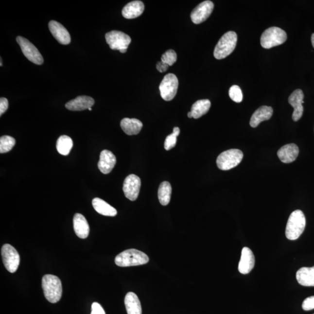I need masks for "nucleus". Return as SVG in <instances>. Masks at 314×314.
Here are the masks:
<instances>
[{"label": "nucleus", "mask_w": 314, "mask_h": 314, "mask_svg": "<svg viewBox=\"0 0 314 314\" xmlns=\"http://www.w3.org/2000/svg\"><path fill=\"white\" fill-rule=\"evenodd\" d=\"M44 296L50 303H56L60 300L63 294V286L60 278L55 275H46L42 279Z\"/></svg>", "instance_id": "nucleus-1"}, {"label": "nucleus", "mask_w": 314, "mask_h": 314, "mask_svg": "<svg viewBox=\"0 0 314 314\" xmlns=\"http://www.w3.org/2000/svg\"><path fill=\"white\" fill-rule=\"evenodd\" d=\"M306 220L303 211L296 210L290 215L286 228V236L290 241H295L303 233Z\"/></svg>", "instance_id": "nucleus-2"}, {"label": "nucleus", "mask_w": 314, "mask_h": 314, "mask_svg": "<svg viewBox=\"0 0 314 314\" xmlns=\"http://www.w3.org/2000/svg\"><path fill=\"white\" fill-rule=\"evenodd\" d=\"M149 262V257L146 254L136 249L123 251L115 259L116 265L121 267L144 265Z\"/></svg>", "instance_id": "nucleus-3"}, {"label": "nucleus", "mask_w": 314, "mask_h": 314, "mask_svg": "<svg viewBox=\"0 0 314 314\" xmlns=\"http://www.w3.org/2000/svg\"><path fill=\"white\" fill-rule=\"evenodd\" d=\"M237 41L238 35L235 32H228L222 35L215 46L214 52L215 58L222 60L229 55L235 50Z\"/></svg>", "instance_id": "nucleus-4"}, {"label": "nucleus", "mask_w": 314, "mask_h": 314, "mask_svg": "<svg viewBox=\"0 0 314 314\" xmlns=\"http://www.w3.org/2000/svg\"><path fill=\"white\" fill-rule=\"evenodd\" d=\"M287 40V34L282 29L269 28L263 32L261 37V44L263 48L269 49L281 45Z\"/></svg>", "instance_id": "nucleus-5"}, {"label": "nucleus", "mask_w": 314, "mask_h": 314, "mask_svg": "<svg viewBox=\"0 0 314 314\" xmlns=\"http://www.w3.org/2000/svg\"><path fill=\"white\" fill-rule=\"evenodd\" d=\"M244 158V154L238 149H230L218 157L217 164L222 171H228L238 166Z\"/></svg>", "instance_id": "nucleus-6"}, {"label": "nucleus", "mask_w": 314, "mask_h": 314, "mask_svg": "<svg viewBox=\"0 0 314 314\" xmlns=\"http://www.w3.org/2000/svg\"><path fill=\"white\" fill-rule=\"evenodd\" d=\"M106 43L111 49L119 50L121 53H125L131 43V38L122 32L112 31L105 35Z\"/></svg>", "instance_id": "nucleus-7"}, {"label": "nucleus", "mask_w": 314, "mask_h": 314, "mask_svg": "<svg viewBox=\"0 0 314 314\" xmlns=\"http://www.w3.org/2000/svg\"><path fill=\"white\" fill-rule=\"evenodd\" d=\"M178 86V79L174 74L168 73L165 75L159 87L162 99L167 102L173 100L177 93Z\"/></svg>", "instance_id": "nucleus-8"}, {"label": "nucleus", "mask_w": 314, "mask_h": 314, "mask_svg": "<svg viewBox=\"0 0 314 314\" xmlns=\"http://www.w3.org/2000/svg\"><path fill=\"white\" fill-rule=\"evenodd\" d=\"M1 256L5 267L11 273L17 271L20 263V256L13 246L5 244L1 248Z\"/></svg>", "instance_id": "nucleus-9"}, {"label": "nucleus", "mask_w": 314, "mask_h": 314, "mask_svg": "<svg viewBox=\"0 0 314 314\" xmlns=\"http://www.w3.org/2000/svg\"><path fill=\"white\" fill-rule=\"evenodd\" d=\"M17 41L21 48L23 54L29 61L37 65H41L43 63L42 55L38 52L36 47L30 41L21 36L17 37Z\"/></svg>", "instance_id": "nucleus-10"}, {"label": "nucleus", "mask_w": 314, "mask_h": 314, "mask_svg": "<svg viewBox=\"0 0 314 314\" xmlns=\"http://www.w3.org/2000/svg\"><path fill=\"white\" fill-rule=\"evenodd\" d=\"M141 187L140 177L131 174L124 180L123 191L125 197L131 201L137 199Z\"/></svg>", "instance_id": "nucleus-11"}, {"label": "nucleus", "mask_w": 314, "mask_h": 314, "mask_svg": "<svg viewBox=\"0 0 314 314\" xmlns=\"http://www.w3.org/2000/svg\"><path fill=\"white\" fill-rule=\"evenodd\" d=\"M214 5L211 1H203L197 6L192 12L191 19L195 24H200L211 16Z\"/></svg>", "instance_id": "nucleus-12"}, {"label": "nucleus", "mask_w": 314, "mask_h": 314, "mask_svg": "<svg viewBox=\"0 0 314 314\" xmlns=\"http://www.w3.org/2000/svg\"><path fill=\"white\" fill-rule=\"evenodd\" d=\"M304 93L300 89H297L293 91L288 99V102L293 108L294 112L292 115V119L297 122L303 116Z\"/></svg>", "instance_id": "nucleus-13"}, {"label": "nucleus", "mask_w": 314, "mask_h": 314, "mask_svg": "<svg viewBox=\"0 0 314 314\" xmlns=\"http://www.w3.org/2000/svg\"><path fill=\"white\" fill-rule=\"evenodd\" d=\"M49 28L53 36L59 43L64 45H67L70 43V33L61 23L55 20H51L49 22Z\"/></svg>", "instance_id": "nucleus-14"}, {"label": "nucleus", "mask_w": 314, "mask_h": 314, "mask_svg": "<svg viewBox=\"0 0 314 314\" xmlns=\"http://www.w3.org/2000/svg\"><path fill=\"white\" fill-rule=\"evenodd\" d=\"M116 162V157L114 154L110 151L105 150L100 154L98 167L103 174H108L113 170Z\"/></svg>", "instance_id": "nucleus-15"}, {"label": "nucleus", "mask_w": 314, "mask_h": 314, "mask_svg": "<svg viewBox=\"0 0 314 314\" xmlns=\"http://www.w3.org/2000/svg\"><path fill=\"white\" fill-rule=\"evenodd\" d=\"M255 265V257L253 251L249 248L245 247L242 250L241 260L239 263L238 269L240 273H250Z\"/></svg>", "instance_id": "nucleus-16"}, {"label": "nucleus", "mask_w": 314, "mask_h": 314, "mask_svg": "<svg viewBox=\"0 0 314 314\" xmlns=\"http://www.w3.org/2000/svg\"><path fill=\"white\" fill-rule=\"evenodd\" d=\"M94 100L88 96H82L76 97L75 99L70 100L65 105V107L70 111H84L91 108L94 105Z\"/></svg>", "instance_id": "nucleus-17"}, {"label": "nucleus", "mask_w": 314, "mask_h": 314, "mask_svg": "<svg viewBox=\"0 0 314 314\" xmlns=\"http://www.w3.org/2000/svg\"><path fill=\"white\" fill-rule=\"evenodd\" d=\"M298 154V146L295 144L292 143L281 147L278 150V156L281 161L285 164H289L295 161L297 158Z\"/></svg>", "instance_id": "nucleus-18"}, {"label": "nucleus", "mask_w": 314, "mask_h": 314, "mask_svg": "<svg viewBox=\"0 0 314 314\" xmlns=\"http://www.w3.org/2000/svg\"><path fill=\"white\" fill-rule=\"evenodd\" d=\"M73 229L79 238H87L90 232L89 225L87 219L81 214L77 213L73 217Z\"/></svg>", "instance_id": "nucleus-19"}, {"label": "nucleus", "mask_w": 314, "mask_h": 314, "mask_svg": "<svg viewBox=\"0 0 314 314\" xmlns=\"http://www.w3.org/2000/svg\"><path fill=\"white\" fill-rule=\"evenodd\" d=\"M273 114V109L271 106H262L254 112L251 118L250 125L252 127H257L263 121L270 119Z\"/></svg>", "instance_id": "nucleus-20"}, {"label": "nucleus", "mask_w": 314, "mask_h": 314, "mask_svg": "<svg viewBox=\"0 0 314 314\" xmlns=\"http://www.w3.org/2000/svg\"><path fill=\"white\" fill-rule=\"evenodd\" d=\"M144 10V5L141 1L128 3L122 10V16L126 19H134L140 16Z\"/></svg>", "instance_id": "nucleus-21"}, {"label": "nucleus", "mask_w": 314, "mask_h": 314, "mask_svg": "<svg viewBox=\"0 0 314 314\" xmlns=\"http://www.w3.org/2000/svg\"><path fill=\"white\" fill-rule=\"evenodd\" d=\"M143 123L139 120L133 118H124L121 122V127L127 135L139 134L143 127Z\"/></svg>", "instance_id": "nucleus-22"}, {"label": "nucleus", "mask_w": 314, "mask_h": 314, "mask_svg": "<svg viewBox=\"0 0 314 314\" xmlns=\"http://www.w3.org/2000/svg\"><path fill=\"white\" fill-rule=\"evenodd\" d=\"M296 279L302 286H314V266L299 269L296 273Z\"/></svg>", "instance_id": "nucleus-23"}, {"label": "nucleus", "mask_w": 314, "mask_h": 314, "mask_svg": "<svg viewBox=\"0 0 314 314\" xmlns=\"http://www.w3.org/2000/svg\"><path fill=\"white\" fill-rule=\"evenodd\" d=\"M125 304L127 314H142L140 301L135 293H127L125 298Z\"/></svg>", "instance_id": "nucleus-24"}, {"label": "nucleus", "mask_w": 314, "mask_h": 314, "mask_svg": "<svg viewBox=\"0 0 314 314\" xmlns=\"http://www.w3.org/2000/svg\"><path fill=\"white\" fill-rule=\"evenodd\" d=\"M92 205L94 209L100 214L108 217H115L117 214L116 209L100 198H94Z\"/></svg>", "instance_id": "nucleus-25"}, {"label": "nucleus", "mask_w": 314, "mask_h": 314, "mask_svg": "<svg viewBox=\"0 0 314 314\" xmlns=\"http://www.w3.org/2000/svg\"><path fill=\"white\" fill-rule=\"evenodd\" d=\"M211 102L209 100H200L193 104L191 108L192 117L198 119L209 111Z\"/></svg>", "instance_id": "nucleus-26"}, {"label": "nucleus", "mask_w": 314, "mask_h": 314, "mask_svg": "<svg viewBox=\"0 0 314 314\" xmlns=\"http://www.w3.org/2000/svg\"><path fill=\"white\" fill-rule=\"evenodd\" d=\"M172 193V187L168 182H163L160 185L158 196L159 203L162 206H167L170 202Z\"/></svg>", "instance_id": "nucleus-27"}, {"label": "nucleus", "mask_w": 314, "mask_h": 314, "mask_svg": "<svg viewBox=\"0 0 314 314\" xmlns=\"http://www.w3.org/2000/svg\"><path fill=\"white\" fill-rule=\"evenodd\" d=\"M73 141L69 136L63 135L58 138L57 150L61 155L68 156L73 147Z\"/></svg>", "instance_id": "nucleus-28"}, {"label": "nucleus", "mask_w": 314, "mask_h": 314, "mask_svg": "<svg viewBox=\"0 0 314 314\" xmlns=\"http://www.w3.org/2000/svg\"><path fill=\"white\" fill-rule=\"evenodd\" d=\"M16 140L10 136H3L0 138V153L10 152L16 145Z\"/></svg>", "instance_id": "nucleus-29"}, {"label": "nucleus", "mask_w": 314, "mask_h": 314, "mask_svg": "<svg viewBox=\"0 0 314 314\" xmlns=\"http://www.w3.org/2000/svg\"><path fill=\"white\" fill-rule=\"evenodd\" d=\"M180 129L178 127H174L173 133L167 136L165 139L164 148L166 150H170L176 146L177 137L179 135Z\"/></svg>", "instance_id": "nucleus-30"}, {"label": "nucleus", "mask_w": 314, "mask_h": 314, "mask_svg": "<svg viewBox=\"0 0 314 314\" xmlns=\"http://www.w3.org/2000/svg\"><path fill=\"white\" fill-rule=\"evenodd\" d=\"M177 55L175 52L173 50H168L162 55L161 61L164 64H167L169 66H172L176 63Z\"/></svg>", "instance_id": "nucleus-31"}, {"label": "nucleus", "mask_w": 314, "mask_h": 314, "mask_svg": "<svg viewBox=\"0 0 314 314\" xmlns=\"http://www.w3.org/2000/svg\"><path fill=\"white\" fill-rule=\"evenodd\" d=\"M229 95L231 99L236 103H241L243 100L241 88L238 86L233 85L230 88Z\"/></svg>", "instance_id": "nucleus-32"}, {"label": "nucleus", "mask_w": 314, "mask_h": 314, "mask_svg": "<svg viewBox=\"0 0 314 314\" xmlns=\"http://www.w3.org/2000/svg\"><path fill=\"white\" fill-rule=\"evenodd\" d=\"M303 309L305 311H310L314 309V296L308 297L302 305Z\"/></svg>", "instance_id": "nucleus-33"}, {"label": "nucleus", "mask_w": 314, "mask_h": 314, "mask_svg": "<svg viewBox=\"0 0 314 314\" xmlns=\"http://www.w3.org/2000/svg\"><path fill=\"white\" fill-rule=\"evenodd\" d=\"M91 314H105V313L102 306L100 304L95 302L91 306Z\"/></svg>", "instance_id": "nucleus-34"}, {"label": "nucleus", "mask_w": 314, "mask_h": 314, "mask_svg": "<svg viewBox=\"0 0 314 314\" xmlns=\"http://www.w3.org/2000/svg\"><path fill=\"white\" fill-rule=\"evenodd\" d=\"M8 108V101L4 97H1L0 99V115L4 113L7 110Z\"/></svg>", "instance_id": "nucleus-35"}, {"label": "nucleus", "mask_w": 314, "mask_h": 314, "mask_svg": "<svg viewBox=\"0 0 314 314\" xmlns=\"http://www.w3.org/2000/svg\"><path fill=\"white\" fill-rule=\"evenodd\" d=\"M169 65L167 64L162 63V61L158 62L157 64V70L159 71V72H164L166 70H167L168 69Z\"/></svg>", "instance_id": "nucleus-36"}, {"label": "nucleus", "mask_w": 314, "mask_h": 314, "mask_svg": "<svg viewBox=\"0 0 314 314\" xmlns=\"http://www.w3.org/2000/svg\"><path fill=\"white\" fill-rule=\"evenodd\" d=\"M312 42L313 46L314 48V34H313L312 35Z\"/></svg>", "instance_id": "nucleus-37"}, {"label": "nucleus", "mask_w": 314, "mask_h": 314, "mask_svg": "<svg viewBox=\"0 0 314 314\" xmlns=\"http://www.w3.org/2000/svg\"><path fill=\"white\" fill-rule=\"evenodd\" d=\"M188 117H189V118H192V115L191 112H188Z\"/></svg>", "instance_id": "nucleus-38"}, {"label": "nucleus", "mask_w": 314, "mask_h": 314, "mask_svg": "<svg viewBox=\"0 0 314 314\" xmlns=\"http://www.w3.org/2000/svg\"><path fill=\"white\" fill-rule=\"evenodd\" d=\"M0 65H1V67H2V58H1V64H0Z\"/></svg>", "instance_id": "nucleus-39"}, {"label": "nucleus", "mask_w": 314, "mask_h": 314, "mask_svg": "<svg viewBox=\"0 0 314 314\" xmlns=\"http://www.w3.org/2000/svg\"><path fill=\"white\" fill-rule=\"evenodd\" d=\"M88 110H89V111H91V108H88Z\"/></svg>", "instance_id": "nucleus-40"}]
</instances>
